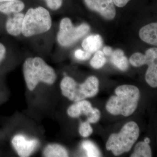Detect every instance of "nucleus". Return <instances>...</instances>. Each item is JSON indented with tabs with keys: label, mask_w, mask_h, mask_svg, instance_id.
<instances>
[{
	"label": "nucleus",
	"mask_w": 157,
	"mask_h": 157,
	"mask_svg": "<svg viewBox=\"0 0 157 157\" xmlns=\"http://www.w3.org/2000/svg\"><path fill=\"white\" fill-rule=\"evenodd\" d=\"M90 30V26L87 23H82L75 27L69 18L64 17L59 24L57 41L63 47L71 46L88 33Z\"/></svg>",
	"instance_id": "6"
},
{
	"label": "nucleus",
	"mask_w": 157,
	"mask_h": 157,
	"mask_svg": "<svg viewBox=\"0 0 157 157\" xmlns=\"http://www.w3.org/2000/svg\"><path fill=\"white\" fill-rule=\"evenodd\" d=\"M93 130L91 126L90 122L88 121H85L80 124L79 127V133L82 136L87 137L90 136L93 133Z\"/></svg>",
	"instance_id": "21"
},
{
	"label": "nucleus",
	"mask_w": 157,
	"mask_h": 157,
	"mask_svg": "<svg viewBox=\"0 0 157 157\" xmlns=\"http://www.w3.org/2000/svg\"><path fill=\"white\" fill-rule=\"evenodd\" d=\"M102 44L103 41L101 36L99 34H93L83 40L82 45L84 50L92 54L99 50Z\"/></svg>",
	"instance_id": "13"
},
{
	"label": "nucleus",
	"mask_w": 157,
	"mask_h": 157,
	"mask_svg": "<svg viewBox=\"0 0 157 157\" xmlns=\"http://www.w3.org/2000/svg\"><path fill=\"white\" fill-rule=\"evenodd\" d=\"M60 87L62 95L71 101L78 102L97 95L99 80L94 76H91L84 83L78 84L73 78L66 76L62 79Z\"/></svg>",
	"instance_id": "3"
},
{
	"label": "nucleus",
	"mask_w": 157,
	"mask_h": 157,
	"mask_svg": "<svg viewBox=\"0 0 157 157\" xmlns=\"http://www.w3.org/2000/svg\"><path fill=\"white\" fill-rule=\"evenodd\" d=\"M11 143L19 156L21 157L30 156L39 144L37 139H30L22 135L15 136Z\"/></svg>",
	"instance_id": "9"
},
{
	"label": "nucleus",
	"mask_w": 157,
	"mask_h": 157,
	"mask_svg": "<svg viewBox=\"0 0 157 157\" xmlns=\"http://www.w3.org/2000/svg\"><path fill=\"white\" fill-rule=\"evenodd\" d=\"M130 0H113L115 6L119 8H122L126 6Z\"/></svg>",
	"instance_id": "24"
},
{
	"label": "nucleus",
	"mask_w": 157,
	"mask_h": 157,
	"mask_svg": "<svg viewBox=\"0 0 157 157\" xmlns=\"http://www.w3.org/2000/svg\"><path fill=\"white\" fill-rule=\"evenodd\" d=\"M139 34L142 41L148 44L157 46V22L146 25L140 29Z\"/></svg>",
	"instance_id": "11"
},
{
	"label": "nucleus",
	"mask_w": 157,
	"mask_h": 157,
	"mask_svg": "<svg viewBox=\"0 0 157 157\" xmlns=\"http://www.w3.org/2000/svg\"><path fill=\"white\" fill-rule=\"evenodd\" d=\"M113 50L112 48L109 46H105L104 48H103V52L105 54V56H110L112 54Z\"/></svg>",
	"instance_id": "26"
},
{
	"label": "nucleus",
	"mask_w": 157,
	"mask_h": 157,
	"mask_svg": "<svg viewBox=\"0 0 157 157\" xmlns=\"http://www.w3.org/2000/svg\"><path fill=\"white\" fill-rule=\"evenodd\" d=\"M139 134L138 124L133 121L129 122L124 125L118 133L109 136L106 143V149L111 151L115 156L129 152L137 140Z\"/></svg>",
	"instance_id": "4"
},
{
	"label": "nucleus",
	"mask_w": 157,
	"mask_h": 157,
	"mask_svg": "<svg viewBox=\"0 0 157 157\" xmlns=\"http://www.w3.org/2000/svg\"><path fill=\"white\" fill-rule=\"evenodd\" d=\"M91 11L98 13L107 20H112L116 16V10L113 0H84Z\"/></svg>",
	"instance_id": "8"
},
{
	"label": "nucleus",
	"mask_w": 157,
	"mask_h": 157,
	"mask_svg": "<svg viewBox=\"0 0 157 157\" xmlns=\"http://www.w3.org/2000/svg\"><path fill=\"white\" fill-rule=\"evenodd\" d=\"M47 6L52 10H58L62 4V0H44Z\"/></svg>",
	"instance_id": "23"
},
{
	"label": "nucleus",
	"mask_w": 157,
	"mask_h": 157,
	"mask_svg": "<svg viewBox=\"0 0 157 157\" xmlns=\"http://www.w3.org/2000/svg\"><path fill=\"white\" fill-rule=\"evenodd\" d=\"M52 25L49 12L41 6L30 8L26 12L23 22L22 33L26 37L45 33Z\"/></svg>",
	"instance_id": "5"
},
{
	"label": "nucleus",
	"mask_w": 157,
	"mask_h": 157,
	"mask_svg": "<svg viewBox=\"0 0 157 157\" xmlns=\"http://www.w3.org/2000/svg\"><path fill=\"white\" fill-rule=\"evenodd\" d=\"M91 55V53L90 52H88L87 51L82 50L80 49H78L76 50L75 52V56L76 58H77L78 60L84 61L89 59Z\"/></svg>",
	"instance_id": "22"
},
{
	"label": "nucleus",
	"mask_w": 157,
	"mask_h": 157,
	"mask_svg": "<svg viewBox=\"0 0 157 157\" xmlns=\"http://www.w3.org/2000/svg\"><path fill=\"white\" fill-rule=\"evenodd\" d=\"M129 62L135 67H139L144 65L157 67V47L148 49L145 54L135 52L130 57Z\"/></svg>",
	"instance_id": "10"
},
{
	"label": "nucleus",
	"mask_w": 157,
	"mask_h": 157,
	"mask_svg": "<svg viewBox=\"0 0 157 157\" xmlns=\"http://www.w3.org/2000/svg\"><path fill=\"white\" fill-rule=\"evenodd\" d=\"M24 8V3L19 0L0 2V12L5 14L19 13Z\"/></svg>",
	"instance_id": "15"
},
{
	"label": "nucleus",
	"mask_w": 157,
	"mask_h": 157,
	"mask_svg": "<svg viewBox=\"0 0 157 157\" xmlns=\"http://www.w3.org/2000/svg\"><path fill=\"white\" fill-rule=\"evenodd\" d=\"M13 1V0H0V2H3V1Z\"/></svg>",
	"instance_id": "28"
},
{
	"label": "nucleus",
	"mask_w": 157,
	"mask_h": 157,
	"mask_svg": "<svg viewBox=\"0 0 157 157\" xmlns=\"http://www.w3.org/2000/svg\"><path fill=\"white\" fill-rule=\"evenodd\" d=\"M103 51L98 50L96 51L90 61L91 66L95 69H100L104 67L106 63V58Z\"/></svg>",
	"instance_id": "19"
},
{
	"label": "nucleus",
	"mask_w": 157,
	"mask_h": 157,
	"mask_svg": "<svg viewBox=\"0 0 157 157\" xmlns=\"http://www.w3.org/2000/svg\"><path fill=\"white\" fill-rule=\"evenodd\" d=\"M82 148L86 152L87 157H100L101 152L97 147L90 140H85L82 144Z\"/></svg>",
	"instance_id": "18"
},
{
	"label": "nucleus",
	"mask_w": 157,
	"mask_h": 157,
	"mask_svg": "<svg viewBox=\"0 0 157 157\" xmlns=\"http://www.w3.org/2000/svg\"><path fill=\"white\" fill-rule=\"evenodd\" d=\"M23 75L28 89L36 87L40 82L54 84L56 80L55 71L40 57L28 58L23 63Z\"/></svg>",
	"instance_id": "2"
},
{
	"label": "nucleus",
	"mask_w": 157,
	"mask_h": 157,
	"mask_svg": "<svg viewBox=\"0 0 157 157\" xmlns=\"http://www.w3.org/2000/svg\"><path fill=\"white\" fill-rule=\"evenodd\" d=\"M43 154L47 157H67L69 155L67 149L58 144H51L47 146Z\"/></svg>",
	"instance_id": "16"
},
{
	"label": "nucleus",
	"mask_w": 157,
	"mask_h": 157,
	"mask_svg": "<svg viewBox=\"0 0 157 157\" xmlns=\"http://www.w3.org/2000/svg\"><path fill=\"white\" fill-rule=\"evenodd\" d=\"M115 95L107 101V111L113 115L129 117L136 110L140 97L139 89L133 85L124 84L115 90Z\"/></svg>",
	"instance_id": "1"
},
{
	"label": "nucleus",
	"mask_w": 157,
	"mask_h": 157,
	"mask_svg": "<svg viewBox=\"0 0 157 157\" xmlns=\"http://www.w3.org/2000/svg\"><path fill=\"white\" fill-rule=\"evenodd\" d=\"M25 15L22 13H15L10 17L6 22V29L8 33L17 36L22 33L23 22Z\"/></svg>",
	"instance_id": "12"
},
{
	"label": "nucleus",
	"mask_w": 157,
	"mask_h": 157,
	"mask_svg": "<svg viewBox=\"0 0 157 157\" xmlns=\"http://www.w3.org/2000/svg\"><path fill=\"white\" fill-rule=\"evenodd\" d=\"M144 141L146 142V143H147V144H149L150 143V139L148 137H146V138L144 139Z\"/></svg>",
	"instance_id": "27"
},
{
	"label": "nucleus",
	"mask_w": 157,
	"mask_h": 157,
	"mask_svg": "<svg viewBox=\"0 0 157 157\" xmlns=\"http://www.w3.org/2000/svg\"><path fill=\"white\" fill-rule=\"evenodd\" d=\"M146 81L152 87H157V67H148L146 73Z\"/></svg>",
	"instance_id": "20"
},
{
	"label": "nucleus",
	"mask_w": 157,
	"mask_h": 157,
	"mask_svg": "<svg viewBox=\"0 0 157 157\" xmlns=\"http://www.w3.org/2000/svg\"><path fill=\"white\" fill-rule=\"evenodd\" d=\"M67 115L72 118H78L82 115L87 116V121L90 124L97 123L100 119L101 113L98 109L93 108L89 101L83 100L75 102L67 108Z\"/></svg>",
	"instance_id": "7"
},
{
	"label": "nucleus",
	"mask_w": 157,
	"mask_h": 157,
	"mask_svg": "<svg viewBox=\"0 0 157 157\" xmlns=\"http://www.w3.org/2000/svg\"><path fill=\"white\" fill-rule=\"evenodd\" d=\"M6 49L5 46L2 44L0 43V63L2 61V60L4 58V56H6Z\"/></svg>",
	"instance_id": "25"
},
{
	"label": "nucleus",
	"mask_w": 157,
	"mask_h": 157,
	"mask_svg": "<svg viewBox=\"0 0 157 157\" xmlns=\"http://www.w3.org/2000/svg\"><path fill=\"white\" fill-rule=\"evenodd\" d=\"M110 61L112 64L122 71H126L129 68V61L124 56V52L121 49L113 51L110 56Z\"/></svg>",
	"instance_id": "14"
},
{
	"label": "nucleus",
	"mask_w": 157,
	"mask_h": 157,
	"mask_svg": "<svg viewBox=\"0 0 157 157\" xmlns=\"http://www.w3.org/2000/svg\"><path fill=\"white\" fill-rule=\"evenodd\" d=\"M131 157H152L151 149L149 144L140 141L135 146V151L131 154Z\"/></svg>",
	"instance_id": "17"
}]
</instances>
